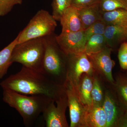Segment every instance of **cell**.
<instances>
[{"label": "cell", "mask_w": 127, "mask_h": 127, "mask_svg": "<svg viewBox=\"0 0 127 127\" xmlns=\"http://www.w3.org/2000/svg\"><path fill=\"white\" fill-rule=\"evenodd\" d=\"M113 85L119 101L125 111L127 109V76H119Z\"/></svg>", "instance_id": "ffe728a7"}, {"label": "cell", "mask_w": 127, "mask_h": 127, "mask_svg": "<svg viewBox=\"0 0 127 127\" xmlns=\"http://www.w3.org/2000/svg\"><path fill=\"white\" fill-rule=\"evenodd\" d=\"M67 107V97L64 88L56 101L53 100L51 101L42 113L46 127H69L65 116L66 110Z\"/></svg>", "instance_id": "52a82bcc"}, {"label": "cell", "mask_w": 127, "mask_h": 127, "mask_svg": "<svg viewBox=\"0 0 127 127\" xmlns=\"http://www.w3.org/2000/svg\"><path fill=\"white\" fill-rule=\"evenodd\" d=\"M84 73L94 75L93 65L85 52L67 56L66 81L76 86Z\"/></svg>", "instance_id": "8992f818"}, {"label": "cell", "mask_w": 127, "mask_h": 127, "mask_svg": "<svg viewBox=\"0 0 127 127\" xmlns=\"http://www.w3.org/2000/svg\"><path fill=\"white\" fill-rule=\"evenodd\" d=\"M7 89L28 95H43L55 101L63 91V86L55 83L43 73L23 66L17 73L10 76L0 83Z\"/></svg>", "instance_id": "6da1fadb"}, {"label": "cell", "mask_w": 127, "mask_h": 127, "mask_svg": "<svg viewBox=\"0 0 127 127\" xmlns=\"http://www.w3.org/2000/svg\"><path fill=\"white\" fill-rule=\"evenodd\" d=\"M108 47L112 49L127 41V27L107 25L104 34Z\"/></svg>", "instance_id": "9a60e30c"}, {"label": "cell", "mask_w": 127, "mask_h": 127, "mask_svg": "<svg viewBox=\"0 0 127 127\" xmlns=\"http://www.w3.org/2000/svg\"><path fill=\"white\" fill-rule=\"evenodd\" d=\"M107 46L104 35H94L87 41L84 52L88 56L100 52Z\"/></svg>", "instance_id": "d6986e66"}, {"label": "cell", "mask_w": 127, "mask_h": 127, "mask_svg": "<svg viewBox=\"0 0 127 127\" xmlns=\"http://www.w3.org/2000/svg\"><path fill=\"white\" fill-rule=\"evenodd\" d=\"M107 25L102 20L95 22L84 30V34L87 41L92 36L104 35Z\"/></svg>", "instance_id": "cb8c5ba5"}, {"label": "cell", "mask_w": 127, "mask_h": 127, "mask_svg": "<svg viewBox=\"0 0 127 127\" xmlns=\"http://www.w3.org/2000/svg\"><path fill=\"white\" fill-rule=\"evenodd\" d=\"M91 96L93 106H102L104 100V92L100 80L96 73L94 76Z\"/></svg>", "instance_id": "44dd1931"}, {"label": "cell", "mask_w": 127, "mask_h": 127, "mask_svg": "<svg viewBox=\"0 0 127 127\" xmlns=\"http://www.w3.org/2000/svg\"><path fill=\"white\" fill-rule=\"evenodd\" d=\"M100 0H72L71 6L77 9L99 3Z\"/></svg>", "instance_id": "4316f807"}, {"label": "cell", "mask_w": 127, "mask_h": 127, "mask_svg": "<svg viewBox=\"0 0 127 127\" xmlns=\"http://www.w3.org/2000/svg\"><path fill=\"white\" fill-rule=\"evenodd\" d=\"M125 114L127 116V109L125 111Z\"/></svg>", "instance_id": "f1b7e54d"}, {"label": "cell", "mask_w": 127, "mask_h": 127, "mask_svg": "<svg viewBox=\"0 0 127 127\" xmlns=\"http://www.w3.org/2000/svg\"><path fill=\"white\" fill-rule=\"evenodd\" d=\"M56 21L48 11L41 9L32 18L27 26L18 34V43L54 34Z\"/></svg>", "instance_id": "5b68a950"}, {"label": "cell", "mask_w": 127, "mask_h": 127, "mask_svg": "<svg viewBox=\"0 0 127 127\" xmlns=\"http://www.w3.org/2000/svg\"><path fill=\"white\" fill-rule=\"evenodd\" d=\"M119 102L111 91L107 90L104 92L102 106L106 117V127H117L119 119L125 113L121 108L122 106H119Z\"/></svg>", "instance_id": "8fae6325"}, {"label": "cell", "mask_w": 127, "mask_h": 127, "mask_svg": "<svg viewBox=\"0 0 127 127\" xmlns=\"http://www.w3.org/2000/svg\"><path fill=\"white\" fill-rule=\"evenodd\" d=\"M72 0H53L52 6V15L56 21H60L66 9L71 6Z\"/></svg>", "instance_id": "603a6c76"}, {"label": "cell", "mask_w": 127, "mask_h": 127, "mask_svg": "<svg viewBox=\"0 0 127 127\" xmlns=\"http://www.w3.org/2000/svg\"><path fill=\"white\" fill-rule=\"evenodd\" d=\"M118 58L121 68L127 70V41L120 45L118 50Z\"/></svg>", "instance_id": "484cf974"}, {"label": "cell", "mask_w": 127, "mask_h": 127, "mask_svg": "<svg viewBox=\"0 0 127 127\" xmlns=\"http://www.w3.org/2000/svg\"><path fill=\"white\" fill-rule=\"evenodd\" d=\"M100 5L103 13L119 9H127L125 0H100Z\"/></svg>", "instance_id": "7402d4cb"}, {"label": "cell", "mask_w": 127, "mask_h": 127, "mask_svg": "<svg viewBox=\"0 0 127 127\" xmlns=\"http://www.w3.org/2000/svg\"><path fill=\"white\" fill-rule=\"evenodd\" d=\"M112 50V49L108 46L100 52L88 56L96 74L113 85L115 80L113 76L112 69L115 63L111 58Z\"/></svg>", "instance_id": "9c48e42d"}, {"label": "cell", "mask_w": 127, "mask_h": 127, "mask_svg": "<svg viewBox=\"0 0 127 127\" xmlns=\"http://www.w3.org/2000/svg\"><path fill=\"white\" fill-rule=\"evenodd\" d=\"M78 11L84 30L95 22L102 20L103 12L100 8V2L79 9Z\"/></svg>", "instance_id": "2e32d148"}, {"label": "cell", "mask_w": 127, "mask_h": 127, "mask_svg": "<svg viewBox=\"0 0 127 127\" xmlns=\"http://www.w3.org/2000/svg\"><path fill=\"white\" fill-rule=\"evenodd\" d=\"M53 34L44 37L42 73L55 83L63 86L66 78L67 56L59 47Z\"/></svg>", "instance_id": "3957f363"}, {"label": "cell", "mask_w": 127, "mask_h": 127, "mask_svg": "<svg viewBox=\"0 0 127 127\" xmlns=\"http://www.w3.org/2000/svg\"><path fill=\"white\" fill-rule=\"evenodd\" d=\"M18 36L3 50L0 51V79L7 73L10 66L12 64L11 57L14 48L18 43Z\"/></svg>", "instance_id": "ac0fdd59"}, {"label": "cell", "mask_w": 127, "mask_h": 127, "mask_svg": "<svg viewBox=\"0 0 127 127\" xmlns=\"http://www.w3.org/2000/svg\"><path fill=\"white\" fill-rule=\"evenodd\" d=\"M117 127H127V116L125 113L119 119Z\"/></svg>", "instance_id": "83f0119b"}, {"label": "cell", "mask_w": 127, "mask_h": 127, "mask_svg": "<svg viewBox=\"0 0 127 127\" xmlns=\"http://www.w3.org/2000/svg\"><path fill=\"white\" fill-rule=\"evenodd\" d=\"M59 47L67 56L85 52L87 40L84 30L74 32H62L56 36Z\"/></svg>", "instance_id": "30bf717a"}, {"label": "cell", "mask_w": 127, "mask_h": 127, "mask_svg": "<svg viewBox=\"0 0 127 127\" xmlns=\"http://www.w3.org/2000/svg\"><path fill=\"white\" fill-rule=\"evenodd\" d=\"M102 19L107 25L127 27V9H119L103 12Z\"/></svg>", "instance_id": "e0dca14e"}, {"label": "cell", "mask_w": 127, "mask_h": 127, "mask_svg": "<svg viewBox=\"0 0 127 127\" xmlns=\"http://www.w3.org/2000/svg\"><path fill=\"white\" fill-rule=\"evenodd\" d=\"M23 0H0V17L11 11L14 6L21 4Z\"/></svg>", "instance_id": "d4e9b609"}, {"label": "cell", "mask_w": 127, "mask_h": 127, "mask_svg": "<svg viewBox=\"0 0 127 127\" xmlns=\"http://www.w3.org/2000/svg\"><path fill=\"white\" fill-rule=\"evenodd\" d=\"M45 50L44 37L17 43L12 51L11 62L18 63L23 66L42 72Z\"/></svg>", "instance_id": "277c9868"}, {"label": "cell", "mask_w": 127, "mask_h": 127, "mask_svg": "<svg viewBox=\"0 0 127 127\" xmlns=\"http://www.w3.org/2000/svg\"><path fill=\"white\" fill-rule=\"evenodd\" d=\"M125 0L126 1H127V0Z\"/></svg>", "instance_id": "f546056e"}, {"label": "cell", "mask_w": 127, "mask_h": 127, "mask_svg": "<svg viewBox=\"0 0 127 127\" xmlns=\"http://www.w3.org/2000/svg\"><path fill=\"white\" fill-rule=\"evenodd\" d=\"M94 75L84 73L77 85L73 86L80 100L86 108L92 106L91 92Z\"/></svg>", "instance_id": "4fadbf2b"}, {"label": "cell", "mask_w": 127, "mask_h": 127, "mask_svg": "<svg viewBox=\"0 0 127 127\" xmlns=\"http://www.w3.org/2000/svg\"><path fill=\"white\" fill-rule=\"evenodd\" d=\"M67 99L70 119L71 127H84V118L86 108L77 95L74 87L66 81L64 84Z\"/></svg>", "instance_id": "ba28073f"}, {"label": "cell", "mask_w": 127, "mask_h": 127, "mask_svg": "<svg viewBox=\"0 0 127 127\" xmlns=\"http://www.w3.org/2000/svg\"><path fill=\"white\" fill-rule=\"evenodd\" d=\"M3 90V101L18 111L26 127L31 126L48 104L54 100L45 95H26L10 89Z\"/></svg>", "instance_id": "7a4b0ae2"}, {"label": "cell", "mask_w": 127, "mask_h": 127, "mask_svg": "<svg viewBox=\"0 0 127 127\" xmlns=\"http://www.w3.org/2000/svg\"><path fill=\"white\" fill-rule=\"evenodd\" d=\"M106 114L102 106H92L87 108L84 127H106Z\"/></svg>", "instance_id": "5bb4252c"}, {"label": "cell", "mask_w": 127, "mask_h": 127, "mask_svg": "<svg viewBox=\"0 0 127 127\" xmlns=\"http://www.w3.org/2000/svg\"><path fill=\"white\" fill-rule=\"evenodd\" d=\"M59 21L62 32H74L84 30L79 17L78 9L74 6H71L66 9Z\"/></svg>", "instance_id": "7c38bea8"}]
</instances>
